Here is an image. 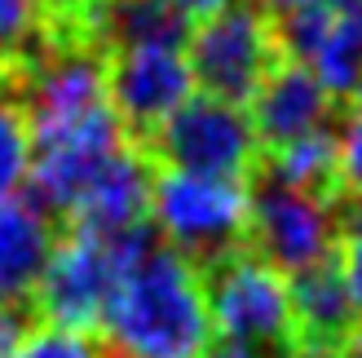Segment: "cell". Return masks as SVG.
<instances>
[{
	"instance_id": "obj_15",
	"label": "cell",
	"mask_w": 362,
	"mask_h": 358,
	"mask_svg": "<svg viewBox=\"0 0 362 358\" xmlns=\"http://www.w3.org/2000/svg\"><path fill=\"white\" fill-rule=\"evenodd\" d=\"M98 45L111 53L119 49H186L190 27L181 13H173L164 0H102L84 18Z\"/></svg>"
},
{
	"instance_id": "obj_22",
	"label": "cell",
	"mask_w": 362,
	"mask_h": 358,
	"mask_svg": "<svg viewBox=\"0 0 362 358\" xmlns=\"http://www.w3.org/2000/svg\"><path fill=\"white\" fill-rule=\"evenodd\" d=\"M27 332H31V318H27L23 306H0V358H9L23 345Z\"/></svg>"
},
{
	"instance_id": "obj_23",
	"label": "cell",
	"mask_w": 362,
	"mask_h": 358,
	"mask_svg": "<svg viewBox=\"0 0 362 358\" xmlns=\"http://www.w3.org/2000/svg\"><path fill=\"white\" fill-rule=\"evenodd\" d=\"M164 5H168L173 13H181L186 23H199V18H208V13H216V9H226V5H234V0H164Z\"/></svg>"
},
{
	"instance_id": "obj_4",
	"label": "cell",
	"mask_w": 362,
	"mask_h": 358,
	"mask_svg": "<svg viewBox=\"0 0 362 358\" xmlns=\"http://www.w3.org/2000/svg\"><path fill=\"white\" fill-rule=\"evenodd\" d=\"M155 239L194 265H216L247 248V182L159 168L151 186Z\"/></svg>"
},
{
	"instance_id": "obj_28",
	"label": "cell",
	"mask_w": 362,
	"mask_h": 358,
	"mask_svg": "<svg viewBox=\"0 0 362 358\" xmlns=\"http://www.w3.org/2000/svg\"><path fill=\"white\" fill-rule=\"evenodd\" d=\"M354 111H362V84L354 88Z\"/></svg>"
},
{
	"instance_id": "obj_26",
	"label": "cell",
	"mask_w": 362,
	"mask_h": 358,
	"mask_svg": "<svg viewBox=\"0 0 362 358\" xmlns=\"http://www.w3.org/2000/svg\"><path fill=\"white\" fill-rule=\"evenodd\" d=\"M327 358H362V323L349 332V341H345V345H336Z\"/></svg>"
},
{
	"instance_id": "obj_19",
	"label": "cell",
	"mask_w": 362,
	"mask_h": 358,
	"mask_svg": "<svg viewBox=\"0 0 362 358\" xmlns=\"http://www.w3.org/2000/svg\"><path fill=\"white\" fill-rule=\"evenodd\" d=\"M9 358H102V345L88 332L40 323V328H31L23 336V345H18Z\"/></svg>"
},
{
	"instance_id": "obj_11",
	"label": "cell",
	"mask_w": 362,
	"mask_h": 358,
	"mask_svg": "<svg viewBox=\"0 0 362 358\" xmlns=\"http://www.w3.org/2000/svg\"><path fill=\"white\" fill-rule=\"evenodd\" d=\"M332 111H336V98L300 62H287V58L269 71L265 84L247 102V120L257 129V142L265 155L287 146V142L322 133L332 124Z\"/></svg>"
},
{
	"instance_id": "obj_5",
	"label": "cell",
	"mask_w": 362,
	"mask_h": 358,
	"mask_svg": "<svg viewBox=\"0 0 362 358\" xmlns=\"http://www.w3.org/2000/svg\"><path fill=\"white\" fill-rule=\"evenodd\" d=\"M186 62L199 93L247 106L265 76L283 62L274 18L252 0H234L226 9L199 18L186 40Z\"/></svg>"
},
{
	"instance_id": "obj_13",
	"label": "cell",
	"mask_w": 362,
	"mask_h": 358,
	"mask_svg": "<svg viewBox=\"0 0 362 358\" xmlns=\"http://www.w3.org/2000/svg\"><path fill=\"white\" fill-rule=\"evenodd\" d=\"M58 248L53 212L27 190L0 195V306H27Z\"/></svg>"
},
{
	"instance_id": "obj_3",
	"label": "cell",
	"mask_w": 362,
	"mask_h": 358,
	"mask_svg": "<svg viewBox=\"0 0 362 358\" xmlns=\"http://www.w3.org/2000/svg\"><path fill=\"white\" fill-rule=\"evenodd\" d=\"M212 336L252 358H300L296 354V314L292 283L274 265L252 257L247 248L208 265L204 275Z\"/></svg>"
},
{
	"instance_id": "obj_14",
	"label": "cell",
	"mask_w": 362,
	"mask_h": 358,
	"mask_svg": "<svg viewBox=\"0 0 362 358\" xmlns=\"http://www.w3.org/2000/svg\"><path fill=\"white\" fill-rule=\"evenodd\" d=\"M287 283H292V314H296V354L300 358H327L362 323L354 301H349L345 279H340L336 257L296 275V279H287Z\"/></svg>"
},
{
	"instance_id": "obj_24",
	"label": "cell",
	"mask_w": 362,
	"mask_h": 358,
	"mask_svg": "<svg viewBox=\"0 0 362 358\" xmlns=\"http://www.w3.org/2000/svg\"><path fill=\"white\" fill-rule=\"evenodd\" d=\"M322 5H336V0H261V9H265L269 18L300 13V9H322Z\"/></svg>"
},
{
	"instance_id": "obj_27",
	"label": "cell",
	"mask_w": 362,
	"mask_h": 358,
	"mask_svg": "<svg viewBox=\"0 0 362 358\" xmlns=\"http://www.w3.org/2000/svg\"><path fill=\"white\" fill-rule=\"evenodd\" d=\"M204 358H252V354H243V350H230V345H216V350H208Z\"/></svg>"
},
{
	"instance_id": "obj_10",
	"label": "cell",
	"mask_w": 362,
	"mask_h": 358,
	"mask_svg": "<svg viewBox=\"0 0 362 358\" xmlns=\"http://www.w3.org/2000/svg\"><path fill=\"white\" fill-rule=\"evenodd\" d=\"M106 93L124 129L151 137L199 88L186 49H119L106 58Z\"/></svg>"
},
{
	"instance_id": "obj_8",
	"label": "cell",
	"mask_w": 362,
	"mask_h": 358,
	"mask_svg": "<svg viewBox=\"0 0 362 358\" xmlns=\"http://www.w3.org/2000/svg\"><path fill=\"white\" fill-rule=\"evenodd\" d=\"M141 235H146V230L124 235V239H98V235L71 230L66 239H58L40 283H35V292H31V306L40 310L45 323L76 328V332L93 328L102 306H106V296L115 288V279H119V270H124V261H129V253L141 243Z\"/></svg>"
},
{
	"instance_id": "obj_12",
	"label": "cell",
	"mask_w": 362,
	"mask_h": 358,
	"mask_svg": "<svg viewBox=\"0 0 362 358\" xmlns=\"http://www.w3.org/2000/svg\"><path fill=\"white\" fill-rule=\"evenodd\" d=\"M151 186H155V173L146 164V155L124 146L111 164L88 182V190L76 200V208L66 212L71 230L98 235V239H124V235L146 230V221H151Z\"/></svg>"
},
{
	"instance_id": "obj_7",
	"label": "cell",
	"mask_w": 362,
	"mask_h": 358,
	"mask_svg": "<svg viewBox=\"0 0 362 358\" xmlns=\"http://www.w3.org/2000/svg\"><path fill=\"white\" fill-rule=\"evenodd\" d=\"M146 142L164 159V168H181V173L247 182L252 168L261 164V142L247 120V106H234L208 93H194L186 106H177Z\"/></svg>"
},
{
	"instance_id": "obj_6",
	"label": "cell",
	"mask_w": 362,
	"mask_h": 358,
	"mask_svg": "<svg viewBox=\"0 0 362 358\" xmlns=\"http://www.w3.org/2000/svg\"><path fill=\"white\" fill-rule=\"evenodd\" d=\"M336 200L322 190H300L261 177L247 186V253L296 279L336 257Z\"/></svg>"
},
{
	"instance_id": "obj_25",
	"label": "cell",
	"mask_w": 362,
	"mask_h": 358,
	"mask_svg": "<svg viewBox=\"0 0 362 358\" xmlns=\"http://www.w3.org/2000/svg\"><path fill=\"white\" fill-rule=\"evenodd\" d=\"M98 5H102V0H45V9H58L62 18H80V23H84V18L93 13Z\"/></svg>"
},
{
	"instance_id": "obj_2",
	"label": "cell",
	"mask_w": 362,
	"mask_h": 358,
	"mask_svg": "<svg viewBox=\"0 0 362 358\" xmlns=\"http://www.w3.org/2000/svg\"><path fill=\"white\" fill-rule=\"evenodd\" d=\"M98 332L102 358H204L212 350L204 270L146 230L98 314Z\"/></svg>"
},
{
	"instance_id": "obj_17",
	"label": "cell",
	"mask_w": 362,
	"mask_h": 358,
	"mask_svg": "<svg viewBox=\"0 0 362 358\" xmlns=\"http://www.w3.org/2000/svg\"><path fill=\"white\" fill-rule=\"evenodd\" d=\"M31 168V129L13 88L0 84V195L27 186Z\"/></svg>"
},
{
	"instance_id": "obj_21",
	"label": "cell",
	"mask_w": 362,
	"mask_h": 358,
	"mask_svg": "<svg viewBox=\"0 0 362 358\" xmlns=\"http://www.w3.org/2000/svg\"><path fill=\"white\" fill-rule=\"evenodd\" d=\"M336 195L362 200V111H349L345 129L336 133Z\"/></svg>"
},
{
	"instance_id": "obj_18",
	"label": "cell",
	"mask_w": 362,
	"mask_h": 358,
	"mask_svg": "<svg viewBox=\"0 0 362 358\" xmlns=\"http://www.w3.org/2000/svg\"><path fill=\"white\" fill-rule=\"evenodd\" d=\"M336 226H340L336 265H340V279L349 288L354 310L362 318V200H336Z\"/></svg>"
},
{
	"instance_id": "obj_20",
	"label": "cell",
	"mask_w": 362,
	"mask_h": 358,
	"mask_svg": "<svg viewBox=\"0 0 362 358\" xmlns=\"http://www.w3.org/2000/svg\"><path fill=\"white\" fill-rule=\"evenodd\" d=\"M45 0H0V53H23L40 40Z\"/></svg>"
},
{
	"instance_id": "obj_9",
	"label": "cell",
	"mask_w": 362,
	"mask_h": 358,
	"mask_svg": "<svg viewBox=\"0 0 362 358\" xmlns=\"http://www.w3.org/2000/svg\"><path fill=\"white\" fill-rule=\"evenodd\" d=\"M274 35L283 58L300 62L336 102L354 98L362 84V0L283 13L274 18Z\"/></svg>"
},
{
	"instance_id": "obj_1",
	"label": "cell",
	"mask_w": 362,
	"mask_h": 358,
	"mask_svg": "<svg viewBox=\"0 0 362 358\" xmlns=\"http://www.w3.org/2000/svg\"><path fill=\"white\" fill-rule=\"evenodd\" d=\"M31 129L27 195L49 212H71L88 182L129 146L106 93V58L93 45L35 53L13 88Z\"/></svg>"
},
{
	"instance_id": "obj_16",
	"label": "cell",
	"mask_w": 362,
	"mask_h": 358,
	"mask_svg": "<svg viewBox=\"0 0 362 358\" xmlns=\"http://www.w3.org/2000/svg\"><path fill=\"white\" fill-rule=\"evenodd\" d=\"M265 177L287 182V186H300V190L336 195V133L322 129V133H310L300 142H287V146L269 151Z\"/></svg>"
}]
</instances>
